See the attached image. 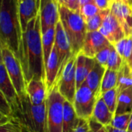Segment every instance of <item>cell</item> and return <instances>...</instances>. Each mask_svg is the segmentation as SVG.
I'll use <instances>...</instances> for the list:
<instances>
[{
    "label": "cell",
    "mask_w": 132,
    "mask_h": 132,
    "mask_svg": "<svg viewBox=\"0 0 132 132\" xmlns=\"http://www.w3.org/2000/svg\"><path fill=\"white\" fill-rule=\"evenodd\" d=\"M132 113V87L127 88L118 94L117 105L114 115Z\"/></svg>",
    "instance_id": "obj_22"
},
{
    "label": "cell",
    "mask_w": 132,
    "mask_h": 132,
    "mask_svg": "<svg viewBox=\"0 0 132 132\" xmlns=\"http://www.w3.org/2000/svg\"><path fill=\"white\" fill-rule=\"evenodd\" d=\"M55 40V27L49 28L44 33L42 34V46L44 52V60L46 64L52 49L54 45Z\"/></svg>",
    "instance_id": "obj_24"
},
{
    "label": "cell",
    "mask_w": 132,
    "mask_h": 132,
    "mask_svg": "<svg viewBox=\"0 0 132 132\" xmlns=\"http://www.w3.org/2000/svg\"><path fill=\"white\" fill-rule=\"evenodd\" d=\"M131 113H126L121 115H114L113 119L110 123V126L121 129V130H127L128 125L130 120Z\"/></svg>",
    "instance_id": "obj_29"
},
{
    "label": "cell",
    "mask_w": 132,
    "mask_h": 132,
    "mask_svg": "<svg viewBox=\"0 0 132 132\" xmlns=\"http://www.w3.org/2000/svg\"><path fill=\"white\" fill-rule=\"evenodd\" d=\"M58 6H66L67 7V0H56Z\"/></svg>",
    "instance_id": "obj_42"
},
{
    "label": "cell",
    "mask_w": 132,
    "mask_h": 132,
    "mask_svg": "<svg viewBox=\"0 0 132 132\" xmlns=\"http://www.w3.org/2000/svg\"><path fill=\"white\" fill-rule=\"evenodd\" d=\"M76 56H73L64 65L62 71L57 77L55 86L60 94L65 100L72 104L76 93Z\"/></svg>",
    "instance_id": "obj_7"
},
{
    "label": "cell",
    "mask_w": 132,
    "mask_h": 132,
    "mask_svg": "<svg viewBox=\"0 0 132 132\" xmlns=\"http://www.w3.org/2000/svg\"><path fill=\"white\" fill-rule=\"evenodd\" d=\"M101 10L96 6L94 3L86 4L83 6H82L79 9V13L84 19V20H87L88 19L96 16L98 14Z\"/></svg>",
    "instance_id": "obj_30"
},
{
    "label": "cell",
    "mask_w": 132,
    "mask_h": 132,
    "mask_svg": "<svg viewBox=\"0 0 132 132\" xmlns=\"http://www.w3.org/2000/svg\"><path fill=\"white\" fill-rule=\"evenodd\" d=\"M79 118H78L73 105L67 100L64 102L62 132H74Z\"/></svg>",
    "instance_id": "obj_20"
},
{
    "label": "cell",
    "mask_w": 132,
    "mask_h": 132,
    "mask_svg": "<svg viewBox=\"0 0 132 132\" xmlns=\"http://www.w3.org/2000/svg\"><path fill=\"white\" fill-rule=\"evenodd\" d=\"M11 108L12 120L20 123L24 131L46 132V102L40 105H34L26 93L22 96H18Z\"/></svg>",
    "instance_id": "obj_2"
},
{
    "label": "cell",
    "mask_w": 132,
    "mask_h": 132,
    "mask_svg": "<svg viewBox=\"0 0 132 132\" xmlns=\"http://www.w3.org/2000/svg\"><path fill=\"white\" fill-rule=\"evenodd\" d=\"M117 72L106 69L101 83V87H100L101 95L106 91L117 88Z\"/></svg>",
    "instance_id": "obj_25"
},
{
    "label": "cell",
    "mask_w": 132,
    "mask_h": 132,
    "mask_svg": "<svg viewBox=\"0 0 132 132\" xmlns=\"http://www.w3.org/2000/svg\"><path fill=\"white\" fill-rule=\"evenodd\" d=\"M97 98L86 83H83L76 93L72 103L76 113L79 119L88 120L93 117Z\"/></svg>",
    "instance_id": "obj_8"
},
{
    "label": "cell",
    "mask_w": 132,
    "mask_h": 132,
    "mask_svg": "<svg viewBox=\"0 0 132 132\" xmlns=\"http://www.w3.org/2000/svg\"><path fill=\"white\" fill-rule=\"evenodd\" d=\"M110 10H102L100 11L98 14H96V16L88 19L87 20H86V29H87V32H93V31H99L103 20L105 18V16L107 15V13H109Z\"/></svg>",
    "instance_id": "obj_26"
},
{
    "label": "cell",
    "mask_w": 132,
    "mask_h": 132,
    "mask_svg": "<svg viewBox=\"0 0 132 132\" xmlns=\"http://www.w3.org/2000/svg\"><path fill=\"white\" fill-rule=\"evenodd\" d=\"M3 61V54H2V44L0 42V62Z\"/></svg>",
    "instance_id": "obj_46"
},
{
    "label": "cell",
    "mask_w": 132,
    "mask_h": 132,
    "mask_svg": "<svg viewBox=\"0 0 132 132\" xmlns=\"http://www.w3.org/2000/svg\"><path fill=\"white\" fill-rule=\"evenodd\" d=\"M23 31L18 13L17 0H2L0 5V42L17 57Z\"/></svg>",
    "instance_id": "obj_3"
},
{
    "label": "cell",
    "mask_w": 132,
    "mask_h": 132,
    "mask_svg": "<svg viewBox=\"0 0 132 132\" xmlns=\"http://www.w3.org/2000/svg\"><path fill=\"white\" fill-rule=\"evenodd\" d=\"M67 7L79 13V0H67Z\"/></svg>",
    "instance_id": "obj_38"
},
{
    "label": "cell",
    "mask_w": 132,
    "mask_h": 132,
    "mask_svg": "<svg viewBox=\"0 0 132 132\" xmlns=\"http://www.w3.org/2000/svg\"><path fill=\"white\" fill-rule=\"evenodd\" d=\"M1 3H2V0H0V5H1Z\"/></svg>",
    "instance_id": "obj_48"
},
{
    "label": "cell",
    "mask_w": 132,
    "mask_h": 132,
    "mask_svg": "<svg viewBox=\"0 0 132 132\" xmlns=\"http://www.w3.org/2000/svg\"><path fill=\"white\" fill-rule=\"evenodd\" d=\"M113 1H124V0H113Z\"/></svg>",
    "instance_id": "obj_47"
},
{
    "label": "cell",
    "mask_w": 132,
    "mask_h": 132,
    "mask_svg": "<svg viewBox=\"0 0 132 132\" xmlns=\"http://www.w3.org/2000/svg\"><path fill=\"white\" fill-rule=\"evenodd\" d=\"M111 45L105 47L104 49H103L102 51H100L95 57V60L96 61V62H98L100 65H102L103 67H104L105 69H106V65H107V61L110 56V49H111Z\"/></svg>",
    "instance_id": "obj_32"
},
{
    "label": "cell",
    "mask_w": 132,
    "mask_h": 132,
    "mask_svg": "<svg viewBox=\"0 0 132 132\" xmlns=\"http://www.w3.org/2000/svg\"><path fill=\"white\" fill-rule=\"evenodd\" d=\"M123 61L122 57L117 52L114 47L113 45H111L110 53V56H109V58L107 61L106 69L118 72L123 64Z\"/></svg>",
    "instance_id": "obj_28"
},
{
    "label": "cell",
    "mask_w": 132,
    "mask_h": 132,
    "mask_svg": "<svg viewBox=\"0 0 132 132\" xmlns=\"http://www.w3.org/2000/svg\"><path fill=\"white\" fill-rule=\"evenodd\" d=\"M12 119L4 114H3L2 113H0V124L1 123H6L10 120H11Z\"/></svg>",
    "instance_id": "obj_40"
},
{
    "label": "cell",
    "mask_w": 132,
    "mask_h": 132,
    "mask_svg": "<svg viewBox=\"0 0 132 132\" xmlns=\"http://www.w3.org/2000/svg\"><path fill=\"white\" fill-rule=\"evenodd\" d=\"M95 63V58L88 57L82 53H79L76 55V79L77 89L85 82L88 75L94 67Z\"/></svg>",
    "instance_id": "obj_16"
},
{
    "label": "cell",
    "mask_w": 132,
    "mask_h": 132,
    "mask_svg": "<svg viewBox=\"0 0 132 132\" xmlns=\"http://www.w3.org/2000/svg\"><path fill=\"white\" fill-rule=\"evenodd\" d=\"M60 68L58 54L54 45L50 57L45 64V86L47 93L55 85L59 75Z\"/></svg>",
    "instance_id": "obj_15"
},
{
    "label": "cell",
    "mask_w": 132,
    "mask_h": 132,
    "mask_svg": "<svg viewBox=\"0 0 132 132\" xmlns=\"http://www.w3.org/2000/svg\"><path fill=\"white\" fill-rule=\"evenodd\" d=\"M39 15L42 34L55 27L60 20L59 6L56 0H40Z\"/></svg>",
    "instance_id": "obj_11"
},
{
    "label": "cell",
    "mask_w": 132,
    "mask_h": 132,
    "mask_svg": "<svg viewBox=\"0 0 132 132\" xmlns=\"http://www.w3.org/2000/svg\"><path fill=\"white\" fill-rule=\"evenodd\" d=\"M64 100L55 85L47 93L46 132H62Z\"/></svg>",
    "instance_id": "obj_5"
},
{
    "label": "cell",
    "mask_w": 132,
    "mask_h": 132,
    "mask_svg": "<svg viewBox=\"0 0 132 132\" xmlns=\"http://www.w3.org/2000/svg\"><path fill=\"white\" fill-rule=\"evenodd\" d=\"M60 21L70 42L72 54L76 56L80 53L87 34L86 21L79 12L66 6H59Z\"/></svg>",
    "instance_id": "obj_4"
},
{
    "label": "cell",
    "mask_w": 132,
    "mask_h": 132,
    "mask_svg": "<svg viewBox=\"0 0 132 132\" xmlns=\"http://www.w3.org/2000/svg\"><path fill=\"white\" fill-rule=\"evenodd\" d=\"M93 3H94L93 0H79V9L82 6H85L86 4Z\"/></svg>",
    "instance_id": "obj_41"
},
{
    "label": "cell",
    "mask_w": 132,
    "mask_h": 132,
    "mask_svg": "<svg viewBox=\"0 0 132 132\" xmlns=\"http://www.w3.org/2000/svg\"><path fill=\"white\" fill-rule=\"evenodd\" d=\"M127 64H128V65L130 66V67L132 69V52H131V55H130V59H129V61H127Z\"/></svg>",
    "instance_id": "obj_45"
},
{
    "label": "cell",
    "mask_w": 132,
    "mask_h": 132,
    "mask_svg": "<svg viewBox=\"0 0 132 132\" xmlns=\"http://www.w3.org/2000/svg\"><path fill=\"white\" fill-rule=\"evenodd\" d=\"M0 90L4 94L10 106L14 104L18 95L3 61L0 62Z\"/></svg>",
    "instance_id": "obj_18"
},
{
    "label": "cell",
    "mask_w": 132,
    "mask_h": 132,
    "mask_svg": "<svg viewBox=\"0 0 132 132\" xmlns=\"http://www.w3.org/2000/svg\"><path fill=\"white\" fill-rule=\"evenodd\" d=\"M113 117L114 113L110 112V110L104 103L102 96L98 98L94 107L93 117H94L103 126H107L110 124L112 120L113 119Z\"/></svg>",
    "instance_id": "obj_21"
},
{
    "label": "cell",
    "mask_w": 132,
    "mask_h": 132,
    "mask_svg": "<svg viewBox=\"0 0 132 132\" xmlns=\"http://www.w3.org/2000/svg\"><path fill=\"white\" fill-rule=\"evenodd\" d=\"M74 132H92V131L89 128L88 121L83 119H79V123Z\"/></svg>",
    "instance_id": "obj_36"
},
{
    "label": "cell",
    "mask_w": 132,
    "mask_h": 132,
    "mask_svg": "<svg viewBox=\"0 0 132 132\" xmlns=\"http://www.w3.org/2000/svg\"><path fill=\"white\" fill-rule=\"evenodd\" d=\"M95 132H108V130H106V126H102L100 128H99Z\"/></svg>",
    "instance_id": "obj_43"
},
{
    "label": "cell",
    "mask_w": 132,
    "mask_h": 132,
    "mask_svg": "<svg viewBox=\"0 0 132 132\" xmlns=\"http://www.w3.org/2000/svg\"><path fill=\"white\" fill-rule=\"evenodd\" d=\"M18 13L23 33L30 20L39 14L40 0H17Z\"/></svg>",
    "instance_id": "obj_14"
},
{
    "label": "cell",
    "mask_w": 132,
    "mask_h": 132,
    "mask_svg": "<svg viewBox=\"0 0 132 132\" xmlns=\"http://www.w3.org/2000/svg\"><path fill=\"white\" fill-rule=\"evenodd\" d=\"M106 69L103 67L102 65H100L96 61L94 67L93 68V69L88 75L84 82L92 90V92L95 94L97 99L101 96L100 87H101L102 80H103Z\"/></svg>",
    "instance_id": "obj_19"
},
{
    "label": "cell",
    "mask_w": 132,
    "mask_h": 132,
    "mask_svg": "<svg viewBox=\"0 0 132 132\" xmlns=\"http://www.w3.org/2000/svg\"><path fill=\"white\" fill-rule=\"evenodd\" d=\"M106 130H108V132H130L127 130H121V129H118L116 127H113L110 125H107L106 126Z\"/></svg>",
    "instance_id": "obj_39"
},
{
    "label": "cell",
    "mask_w": 132,
    "mask_h": 132,
    "mask_svg": "<svg viewBox=\"0 0 132 132\" xmlns=\"http://www.w3.org/2000/svg\"><path fill=\"white\" fill-rule=\"evenodd\" d=\"M3 62L14 86L17 95L22 96L26 92V81L22 66L18 57L7 47L2 44Z\"/></svg>",
    "instance_id": "obj_6"
},
{
    "label": "cell",
    "mask_w": 132,
    "mask_h": 132,
    "mask_svg": "<svg viewBox=\"0 0 132 132\" xmlns=\"http://www.w3.org/2000/svg\"><path fill=\"white\" fill-rule=\"evenodd\" d=\"M111 44L99 31L87 32L82 48L80 51L88 57L95 58L96 55Z\"/></svg>",
    "instance_id": "obj_12"
},
{
    "label": "cell",
    "mask_w": 132,
    "mask_h": 132,
    "mask_svg": "<svg viewBox=\"0 0 132 132\" xmlns=\"http://www.w3.org/2000/svg\"><path fill=\"white\" fill-rule=\"evenodd\" d=\"M130 87H132V69L127 63L123 62L122 66L117 72V89L118 94Z\"/></svg>",
    "instance_id": "obj_23"
},
{
    "label": "cell",
    "mask_w": 132,
    "mask_h": 132,
    "mask_svg": "<svg viewBox=\"0 0 132 132\" xmlns=\"http://www.w3.org/2000/svg\"><path fill=\"white\" fill-rule=\"evenodd\" d=\"M104 103L109 108L111 113H115L117 105V96L118 93L117 88H114L113 89H110L109 91L105 92L101 95Z\"/></svg>",
    "instance_id": "obj_27"
},
{
    "label": "cell",
    "mask_w": 132,
    "mask_h": 132,
    "mask_svg": "<svg viewBox=\"0 0 132 132\" xmlns=\"http://www.w3.org/2000/svg\"><path fill=\"white\" fill-rule=\"evenodd\" d=\"M127 130H129L130 132H132V113H131V116H130V123H129V125H128Z\"/></svg>",
    "instance_id": "obj_44"
},
{
    "label": "cell",
    "mask_w": 132,
    "mask_h": 132,
    "mask_svg": "<svg viewBox=\"0 0 132 132\" xmlns=\"http://www.w3.org/2000/svg\"><path fill=\"white\" fill-rule=\"evenodd\" d=\"M96 6L102 11L110 10L113 3V0H93Z\"/></svg>",
    "instance_id": "obj_37"
},
{
    "label": "cell",
    "mask_w": 132,
    "mask_h": 132,
    "mask_svg": "<svg viewBox=\"0 0 132 132\" xmlns=\"http://www.w3.org/2000/svg\"><path fill=\"white\" fill-rule=\"evenodd\" d=\"M18 58L22 66L26 84L32 79L45 82V64L39 14L30 21L26 30L23 33Z\"/></svg>",
    "instance_id": "obj_1"
},
{
    "label": "cell",
    "mask_w": 132,
    "mask_h": 132,
    "mask_svg": "<svg viewBox=\"0 0 132 132\" xmlns=\"http://www.w3.org/2000/svg\"><path fill=\"white\" fill-rule=\"evenodd\" d=\"M132 52V36L127 37V44L124 48L123 51V61L127 63V61L130 59V57L131 55Z\"/></svg>",
    "instance_id": "obj_34"
},
{
    "label": "cell",
    "mask_w": 132,
    "mask_h": 132,
    "mask_svg": "<svg viewBox=\"0 0 132 132\" xmlns=\"http://www.w3.org/2000/svg\"><path fill=\"white\" fill-rule=\"evenodd\" d=\"M0 132H24V130L20 123L11 120L0 124Z\"/></svg>",
    "instance_id": "obj_31"
},
{
    "label": "cell",
    "mask_w": 132,
    "mask_h": 132,
    "mask_svg": "<svg viewBox=\"0 0 132 132\" xmlns=\"http://www.w3.org/2000/svg\"><path fill=\"white\" fill-rule=\"evenodd\" d=\"M26 92L34 105H40L46 102L47 91L44 81L32 79L27 84Z\"/></svg>",
    "instance_id": "obj_17"
},
{
    "label": "cell",
    "mask_w": 132,
    "mask_h": 132,
    "mask_svg": "<svg viewBox=\"0 0 132 132\" xmlns=\"http://www.w3.org/2000/svg\"><path fill=\"white\" fill-rule=\"evenodd\" d=\"M54 47L57 50L59 63H60V72L62 71L64 65L74 55L72 54V47L69 38L67 37L64 27L62 26L61 22L59 20L55 26V40H54ZM58 75V76H59Z\"/></svg>",
    "instance_id": "obj_10"
},
{
    "label": "cell",
    "mask_w": 132,
    "mask_h": 132,
    "mask_svg": "<svg viewBox=\"0 0 132 132\" xmlns=\"http://www.w3.org/2000/svg\"><path fill=\"white\" fill-rule=\"evenodd\" d=\"M110 11L120 24L125 37L132 36V0L113 1Z\"/></svg>",
    "instance_id": "obj_9"
},
{
    "label": "cell",
    "mask_w": 132,
    "mask_h": 132,
    "mask_svg": "<svg viewBox=\"0 0 132 132\" xmlns=\"http://www.w3.org/2000/svg\"><path fill=\"white\" fill-rule=\"evenodd\" d=\"M99 32L104 36L112 45L126 37L120 24L110 10L105 16Z\"/></svg>",
    "instance_id": "obj_13"
},
{
    "label": "cell",
    "mask_w": 132,
    "mask_h": 132,
    "mask_svg": "<svg viewBox=\"0 0 132 132\" xmlns=\"http://www.w3.org/2000/svg\"><path fill=\"white\" fill-rule=\"evenodd\" d=\"M24 132H26V131H24Z\"/></svg>",
    "instance_id": "obj_49"
},
{
    "label": "cell",
    "mask_w": 132,
    "mask_h": 132,
    "mask_svg": "<svg viewBox=\"0 0 132 132\" xmlns=\"http://www.w3.org/2000/svg\"><path fill=\"white\" fill-rule=\"evenodd\" d=\"M0 113H2L3 114L10 118L12 117L13 111H12L11 106L1 90H0Z\"/></svg>",
    "instance_id": "obj_33"
},
{
    "label": "cell",
    "mask_w": 132,
    "mask_h": 132,
    "mask_svg": "<svg viewBox=\"0 0 132 132\" xmlns=\"http://www.w3.org/2000/svg\"><path fill=\"white\" fill-rule=\"evenodd\" d=\"M127 37H124V38L120 40L119 41H117V43H115L114 44H113L115 50L119 54V55L122 57V59H123V51H124V48H125V46L127 44Z\"/></svg>",
    "instance_id": "obj_35"
}]
</instances>
